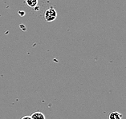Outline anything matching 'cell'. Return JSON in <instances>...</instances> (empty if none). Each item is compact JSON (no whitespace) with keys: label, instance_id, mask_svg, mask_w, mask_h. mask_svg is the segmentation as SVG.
<instances>
[{"label":"cell","instance_id":"3","mask_svg":"<svg viewBox=\"0 0 126 119\" xmlns=\"http://www.w3.org/2000/svg\"><path fill=\"white\" fill-rule=\"evenodd\" d=\"M109 119H122V114L119 112H111L109 115Z\"/></svg>","mask_w":126,"mask_h":119},{"label":"cell","instance_id":"4","mask_svg":"<svg viewBox=\"0 0 126 119\" xmlns=\"http://www.w3.org/2000/svg\"><path fill=\"white\" fill-rule=\"evenodd\" d=\"M27 5L29 7L34 8L38 5V0H25Z\"/></svg>","mask_w":126,"mask_h":119},{"label":"cell","instance_id":"1","mask_svg":"<svg viewBox=\"0 0 126 119\" xmlns=\"http://www.w3.org/2000/svg\"><path fill=\"white\" fill-rule=\"evenodd\" d=\"M57 17V12L55 10L54 7L48 8L44 13V19L47 22H53L56 19Z\"/></svg>","mask_w":126,"mask_h":119},{"label":"cell","instance_id":"5","mask_svg":"<svg viewBox=\"0 0 126 119\" xmlns=\"http://www.w3.org/2000/svg\"><path fill=\"white\" fill-rule=\"evenodd\" d=\"M21 119H32V118H31V116L27 115V116H24V117H23Z\"/></svg>","mask_w":126,"mask_h":119},{"label":"cell","instance_id":"2","mask_svg":"<svg viewBox=\"0 0 126 119\" xmlns=\"http://www.w3.org/2000/svg\"><path fill=\"white\" fill-rule=\"evenodd\" d=\"M31 118H32V119H46L45 115L43 114L42 112H39V111L33 113V114L31 115Z\"/></svg>","mask_w":126,"mask_h":119}]
</instances>
